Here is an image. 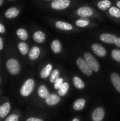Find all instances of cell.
Instances as JSON below:
<instances>
[{
  "instance_id": "obj_1",
  "label": "cell",
  "mask_w": 120,
  "mask_h": 121,
  "mask_svg": "<svg viewBox=\"0 0 120 121\" xmlns=\"http://www.w3.org/2000/svg\"><path fill=\"white\" fill-rule=\"evenodd\" d=\"M35 87V81L33 79H27L20 89V94L23 96H28L32 94Z\"/></svg>"
},
{
  "instance_id": "obj_2",
  "label": "cell",
  "mask_w": 120,
  "mask_h": 121,
  "mask_svg": "<svg viewBox=\"0 0 120 121\" xmlns=\"http://www.w3.org/2000/svg\"><path fill=\"white\" fill-rule=\"evenodd\" d=\"M6 67L8 72L13 75L18 74L21 71V66L18 61L13 58H11L7 60Z\"/></svg>"
},
{
  "instance_id": "obj_3",
  "label": "cell",
  "mask_w": 120,
  "mask_h": 121,
  "mask_svg": "<svg viewBox=\"0 0 120 121\" xmlns=\"http://www.w3.org/2000/svg\"><path fill=\"white\" fill-rule=\"evenodd\" d=\"M84 57H85V60L91 67L92 70L97 72L100 69V65L97 61V60L89 52H86L84 54Z\"/></svg>"
},
{
  "instance_id": "obj_4",
  "label": "cell",
  "mask_w": 120,
  "mask_h": 121,
  "mask_svg": "<svg viewBox=\"0 0 120 121\" xmlns=\"http://www.w3.org/2000/svg\"><path fill=\"white\" fill-rule=\"evenodd\" d=\"M76 64L81 71L86 76H91L93 73V70L86 61L82 58H79L76 61Z\"/></svg>"
},
{
  "instance_id": "obj_5",
  "label": "cell",
  "mask_w": 120,
  "mask_h": 121,
  "mask_svg": "<svg viewBox=\"0 0 120 121\" xmlns=\"http://www.w3.org/2000/svg\"><path fill=\"white\" fill-rule=\"evenodd\" d=\"M70 5V0H54L51 6L56 10H62L66 9Z\"/></svg>"
},
{
  "instance_id": "obj_6",
  "label": "cell",
  "mask_w": 120,
  "mask_h": 121,
  "mask_svg": "<svg viewBox=\"0 0 120 121\" xmlns=\"http://www.w3.org/2000/svg\"><path fill=\"white\" fill-rule=\"evenodd\" d=\"M105 116V111L103 108L98 107L95 108L92 114V119L93 121H102Z\"/></svg>"
},
{
  "instance_id": "obj_7",
  "label": "cell",
  "mask_w": 120,
  "mask_h": 121,
  "mask_svg": "<svg viewBox=\"0 0 120 121\" xmlns=\"http://www.w3.org/2000/svg\"><path fill=\"white\" fill-rule=\"evenodd\" d=\"M92 50L94 52V53L98 57H103L107 55L106 50L100 44H93L92 45Z\"/></svg>"
},
{
  "instance_id": "obj_8",
  "label": "cell",
  "mask_w": 120,
  "mask_h": 121,
  "mask_svg": "<svg viewBox=\"0 0 120 121\" xmlns=\"http://www.w3.org/2000/svg\"><path fill=\"white\" fill-rule=\"evenodd\" d=\"M60 101V97L55 94H50V95L45 99V103L48 106H54L59 104Z\"/></svg>"
},
{
  "instance_id": "obj_9",
  "label": "cell",
  "mask_w": 120,
  "mask_h": 121,
  "mask_svg": "<svg viewBox=\"0 0 120 121\" xmlns=\"http://www.w3.org/2000/svg\"><path fill=\"white\" fill-rule=\"evenodd\" d=\"M77 13L81 17H90L93 15V10L88 6H83L77 10Z\"/></svg>"
},
{
  "instance_id": "obj_10",
  "label": "cell",
  "mask_w": 120,
  "mask_h": 121,
  "mask_svg": "<svg viewBox=\"0 0 120 121\" xmlns=\"http://www.w3.org/2000/svg\"><path fill=\"white\" fill-rule=\"evenodd\" d=\"M100 40L104 42V43H110V44H112V43H115L116 40H117V37L114 35H112V34H108V33H103L100 35Z\"/></svg>"
},
{
  "instance_id": "obj_11",
  "label": "cell",
  "mask_w": 120,
  "mask_h": 121,
  "mask_svg": "<svg viewBox=\"0 0 120 121\" xmlns=\"http://www.w3.org/2000/svg\"><path fill=\"white\" fill-rule=\"evenodd\" d=\"M11 110V104L8 102H6L0 106V118H4L10 112Z\"/></svg>"
},
{
  "instance_id": "obj_12",
  "label": "cell",
  "mask_w": 120,
  "mask_h": 121,
  "mask_svg": "<svg viewBox=\"0 0 120 121\" xmlns=\"http://www.w3.org/2000/svg\"><path fill=\"white\" fill-rule=\"evenodd\" d=\"M111 82L116 89V90L120 92V76L117 73H112L110 76Z\"/></svg>"
},
{
  "instance_id": "obj_13",
  "label": "cell",
  "mask_w": 120,
  "mask_h": 121,
  "mask_svg": "<svg viewBox=\"0 0 120 121\" xmlns=\"http://www.w3.org/2000/svg\"><path fill=\"white\" fill-rule=\"evenodd\" d=\"M19 14V10L16 7H11L8 9L5 12V17L7 18H16Z\"/></svg>"
},
{
  "instance_id": "obj_14",
  "label": "cell",
  "mask_w": 120,
  "mask_h": 121,
  "mask_svg": "<svg viewBox=\"0 0 120 121\" xmlns=\"http://www.w3.org/2000/svg\"><path fill=\"white\" fill-rule=\"evenodd\" d=\"M40 54V50L38 47L37 46H34L28 52V57L30 60H35L36 59L38 58L39 55Z\"/></svg>"
},
{
  "instance_id": "obj_15",
  "label": "cell",
  "mask_w": 120,
  "mask_h": 121,
  "mask_svg": "<svg viewBox=\"0 0 120 121\" xmlns=\"http://www.w3.org/2000/svg\"><path fill=\"white\" fill-rule=\"evenodd\" d=\"M33 40L37 43H42L45 40V35L42 31H37L33 34Z\"/></svg>"
},
{
  "instance_id": "obj_16",
  "label": "cell",
  "mask_w": 120,
  "mask_h": 121,
  "mask_svg": "<svg viewBox=\"0 0 120 121\" xmlns=\"http://www.w3.org/2000/svg\"><path fill=\"white\" fill-rule=\"evenodd\" d=\"M55 26L57 28L64 30H70L73 28L72 26L66 22H63V21H57L55 23Z\"/></svg>"
},
{
  "instance_id": "obj_17",
  "label": "cell",
  "mask_w": 120,
  "mask_h": 121,
  "mask_svg": "<svg viewBox=\"0 0 120 121\" xmlns=\"http://www.w3.org/2000/svg\"><path fill=\"white\" fill-rule=\"evenodd\" d=\"M37 94L40 98L44 99H45L50 95V93H49L47 87L45 85H41L39 86L38 90H37Z\"/></svg>"
},
{
  "instance_id": "obj_18",
  "label": "cell",
  "mask_w": 120,
  "mask_h": 121,
  "mask_svg": "<svg viewBox=\"0 0 120 121\" xmlns=\"http://www.w3.org/2000/svg\"><path fill=\"white\" fill-rule=\"evenodd\" d=\"M52 69V65H50V64L47 65L42 69V70L41 72H40V77H41V78L45 79V78H47V77H49V76L50 75V74H51Z\"/></svg>"
},
{
  "instance_id": "obj_19",
  "label": "cell",
  "mask_w": 120,
  "mask_h": 121,
  "mask_svg": "<svg viewBox=\"0 0 120 121\" xmlns=\"http://www.w3.org/2000/svg\"><path fill=\"white\" fill-rule=\"evenodd\" d=\"M85 105H86V101L83 99H79L74 102L73 107L75 111H81L84 108Z\"/></svg>"
},
{
  "instance_id": "obj_20",
  "label": "cell",
  "mask_w": 120,
  "mask_h": 121,
  "mask_svg": "<svg viewBox=\"0 0 120 121\" xmlns=\"http://www.w3.org/2000/svg\"><path fill=\"white\" fill-rule=\"evenodd\" d=\"M51 49L54 53H59L62 50V45L58 40H54L51 44Z\"/></svg>"
},
{
  "instance_id": "obj_21",
  "label": "cell",
  "mask_w": 120,
  "mask_h": 121,
  "mask_svg": "<svg viewBox=\"0 0 120 121\" xmlns=\"http://www.w3.org/2000/svg\"><path fill=\"white\" fill-rule=\"evenodd\" d=\"M73 83H74V86L78 89H82L85 87L84 82L79 77H74L73 78Z\"/></svg>"
},
{
  "instance_id": "obj_22",
  "label": "cell",
  "mask_w": 120,
  "mask_h": 121,
  "mask_svg": "<svg viewBox=\"0 0 120 121\" xmlns=\"http://www.w3.org/2000/svg\"><path fill=\"white\" fill-rule=\"evenodd\" d=\"M16 34L18 37L22 40H26L28 38V32L24 28H18L16 31Z\"/></svg>"
},
{
  "instance_id": "obj_23",
  "label": "cell",
  "mask_w": 120,
  "mask_h": 121,
  "mask_svg": "<svg viewBox=\"0 0 120 121\" xmlns=\"http://www.w3.org/2000/svg\"><path fill=\"white\" fill-rule=\"evenodd\" d=\"M18 48L19 52L23 55H26L28 52V51H29L28 45L25 43H24V42H20L18 43Z\"/></svg>"
},
{
  "instance_id": "obj_24",
  "label": "cell",
  "mask_w": 120,
  "mask_h": 121,
  "mask_svg": "<svg viewBox=\"0 0 120 121\" xmlns=\"http://www.w3.org/2000/svg\"><path fill=\"white\" fill-rule=\"evenodd\" d=\"M111 6V2L109 0H102L98 4V6L101 10H106Z\"/></svg>"
},
{
  "instance_id": "obj_25",
  "label": "cell",
  "mask_w": 120,
  "mask_h": 121,
  "mask_svg": "<svg viewBox=\"0 0 120 121\" xmlns=\"http://www.w3.org/2000/svg\"><path fill=\"white\" fill-rule=\"evenodd\" d=\"M69 85L67 82H64L63 84L61 86V87L59 89V91H58V94L59 96H64L66 94L68 90H69Z\"/></svg>"
},
{
  "instance_id": "obj_26",
  "label": "cell",
  "mask_w": 120,
  "mask_h": 121,
  "mask_svg": "<svg viewBox=\"0 0 120 121\" xmlns=\"http://www.w3.org/2000/svg\"><path fill=\"white\" fill-rule=\"evenodd\" d=\"M59 78V72L58 69H54L52 73L50 74V81L51 83H54L55 81Z\"/></svg>"
},
{
  "instance_id": "obj_27",
  "label": "cell",
  "mask_w": 120,
  "mask_h": 121,
  "mask_svg": "<svg viewBox=\"0 0 120 121\" xmlns=\"http://www.w3.org/2000/svg\"><path fill=\"white\" fill-rule=\"evenodd\" d=\"M109 12L110 13L114 16V17H116V18H120V9L117 8V7H111L109 10Z\"/></svg>"
},
{
  "instance_id": "obj_28",
  "label": "cell",
  "mask_w": 120,
  "mask_h": 121,
  "mask_svg": "<svg viewBox=\"0 0 120 121\" xmlns=\"http://www.w3.org/2000/svg\"><path fill=\"white\" fill-rule=\"evenodd\" d=\"M112 57L117 62H120V50H113L112 51Z\"/></svg>"
},
{
  "instance_id": "obj_29",
  "label": "cell",
  "mask_w": 120,
  "mask_h": 121,
  "mask_svg": "<svg viewBox=\"0 0 120 121\" xmlns=\"http://www.w3.org/2000/svg\"><path fill=\"white\" fill-rule=\"evenodd\" d=\"M76 26H79V27H86L87 26L88 24H89V22L88 21H86V20H83V19H81V20H78L76 23Z\"/></svg>"
},
{
  "instance_id": "obj_30",
  "label": "cell",
  "mask_w": 120,
  "mask_h": 121,
  "mask_svg": "<svg viewBox=\"0 0 120 121\" xmlns=\"http://www.w3.org/2000/svg\"><path fill=\"white\" fill-rule=\"evenodd\" d=\"M63 83H64V80H63V79L62 78H58L56 81H55V82L54 83V88L56 89H59L60 87H61V86L63 84Z\"/></svg>"
},
{
  "instance_id": "obj_31",
  "label": "cell",
  "mask_w": 120,
  "mask_h": 121,
  "mask_svg": "<svg viewBox=\"0 0 120 121\" xmlns=\"http://www.w3.org/2000/svg\"><path fill=\"white\" fill-rule=\"evenodd\" d=\"M5 121H18V116L16 114H11L6 118Z\"/></svg>"
},
{
  "instance_id": "obj_32",
  "label": "cell",
  "mask_w": 120,
  "mask_h": 121,
  "mask_svg": "<svg viewBox=\"0 0 120 121\" xmlns=\"http://www.w3.org/2000/svg\"><path fill=\"white\" fill-rule=\"evenodd\" d=\"M26 121H43L40 118H28Z\"/></svg>"
},
{
  "instance_id": "obj_33",
  "label": "cell",
  "mask_w": 120,
  "mask_h": 121,
  "mask_svg": "<svg viewBox=\"0 0 120 121\" xmlns=\"http://www.w3.org/2000/svg\"><path fill=\"white\" fill-rule=\"evenodd\" d=\"M5 32V27L4 25L0 23V33H4Z\"/></svg>"
},
{
  "instance_id": "obj_34",
  "label": "cell",
  "mask_w": 120,
  "mask_h": 121,
  "mask_svg": "<svg viewBox=\"0 0 120 121\" xmlns=\"http://www.w3.org/2000/svg\"><path fill=\"white\" fill-rule=\"evenodd\" d=\"M3 48H4V42H3L2 38L0 37V50H1Z\"/></svg>"
},
{
  "instance_id": "obj_35",
  "label": "cell",
  "mask_w": 120,
  "mask_h": 121,
  "mask_svg": "<svg viewBox=\"0 0 120 121\" xmlns=\"http://www.w3.org/2000/svg\"><path fill=\"white\" fill-rule=\"evenodd\" d=\"M115 45H117V46H118V47H120V38H117V40H116V41H115Z\"/></svg>"
},
{
  "instance_id": "obj_36",
  "label": "cell",
  "mask_w": 120,
  "mask_h": 121,
  "mask_svg": "<svg viewBox=\"0 0 120 121\" xmlns=\"http://www.w3.org/2000/svg\"><path fill=\"white\" fill-rule=\"evenodd\" d=\"M3 3H4V0H0V6L3 4Z\"/></svg>"
},
{
  "instance_id": "obj_37",
  "label": "cell",
  "mask_w": 120,
  "mask_h": 121,
  "mask_svg": "<svg viewBox=\"0 0 120 121\" xmlns=\"http://www.w3.org/2000/svg\"><path fill=\"white\" fill-rule=\"evenodd\" d=\"M117 6H118V7L120 9V1H117Z\"/></svg>"
},
{
  "instance_id": "obj_38",
  "label": "cell",
  "mask_w": 120,
  "mask_h": 121,
  "mask_svg": "<svg viewBox=\"0 0 120 121\" xmlns=\"http://www.w3.org/2000/svg\"><path fill=\"white\" fill-rule=\"evenodd\" d=\"M72 121H79V119H78V118H74V119Z\"/></svg>"
},
{
  "instance_id": "obj_39",
  "label": "cell",
  "mask_w": 120,
  "mask_h": 121,
  "mask_svg": "<svg viewBox=\"0 0 120 121\" xmlns=\"http://www.w3.org/2000/svg\"><path fill=\"white\" fill-rule=\"evenodd\" d=\"M9 1H14V0H9Z\"/></svg>"
},
{
  "instance_id": "obj_40",
  "label": "cell",
  "mask_w": 120,
  "mask_h": 121,
  "mask_svg": "<svg viewBox=\"0 0 120 121\" xmlns=\"http://www.w3.org/2000/svg\"><path fill=\"white\" fill-rule=\"evenodd\" d=\"M46 1H50V0H46Z\"/></svg>"
}]
</instances>
